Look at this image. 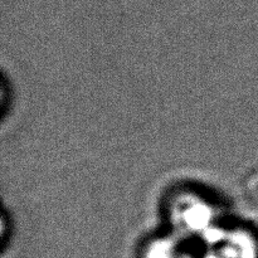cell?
Returning a JSON list of instances; mask_svg holds the SVG:
<instances>
[{
    "label": "cell",
    "mask_w": 258,
    "mask_h": 258,
    "mask_svg": "<svg viewBox=\"0 0 258 258\" xmlns=\"http://www.w3.org/2000/svg\"><path fill=\"white\" fill-rule=\"evenodd\" d=\"M218 243L206 258H256V247L251 239L244 236H233L222 242L221 239L213 241Z\"/></svg>",
    "instance_id": "6da1fadb"
},
{
    "label": "cell",
    "mask_w": 258,
    "mask_h": 258,
    "mask_svg": "<svg viewBox=\"0 0 258 258\" xmlns=\"http://www.w3.org/2000/svg\"><path fill=\"white\" fill-rule=\"evenodd\" d=\"M146 258H173V246L168 242L154 244L149 249Z\"/></svg>",
    "instance_id": "7a4b0ae2"
}]
</instances>
